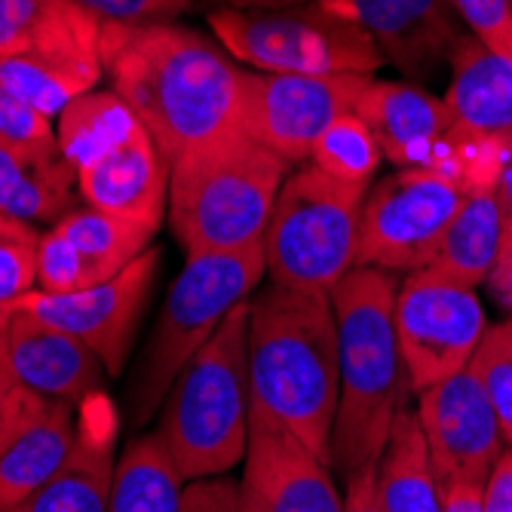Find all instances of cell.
Instances as JSON below:
<instances>
[{
	"label": "cell",
	"mask_w": 512,
	"mask_h": 512,
	"mask_svg": "<svg viewBox=\"0 0 512 512\" xmlns=\"http://www.w3.org/2000/svg\"><path fill=\"white\" fill-rule=\"evenodd\" d=\"M102 71L172 166L240 132L243 65L215 37L178 22H102Z\"/></svg>",
	"instance_id": "obj_1"
},
{
	"label": "cell",
	"mask_w": 512,
	"mask_h": 512,
	"mask_svg": "<svg viewBox=\"0 0 512 512\" xmlns=\"http://www.w3.org/2000/svg\"><path fill=\"white\" fill-rule=\"evenodd\" d=\"M252 402L332 463L341 371L329 292L270 283L249 304Z\"/></svg>",
	"instance_id": "obj_2"
},
{
	"label": "cell",
	"mask_w": 512,
	"mask_h": 512,
	"mask_svg": "<svg viewBox=\"0 0 512 512\" xmlns=\"http://www.w3.org/2000/svg\"><path fill=\"white\" fill-rule=\"evenodd\" d=\"M396 279L387 270L353 267L329 292L338 322L341 399L332 433V470L341 479L378 467L399 414L405 381L396 335Z\"/></svg>",
	"instance_id": "obj_3"
},
{
	"label": "cell",
	"mask_w": 512,
	"mask_h": 512,
	"mask_svg": "<svg viewBox=\"0 0 512 512\" xmlns=\"http://www.w3.org/2000/svg\"><path fill=\"white\" fill-rule=\"evenodd\" d=\"M289 172V160L243 132L188 151L169 166L172 237L188 255L261 243Z\"/></svg>",
	"instance_id": "obj_4"
},
{
	"label": "cell",
	"mask_w": 512,
	"mask_h": 512,
	"mask_svg": "<svg viewBox=\"0 0 512 512\" xmlns=\"http://www.w3.org/2000/svg\"><path fill=\"white\" fill-rule=\"evenodd\" d=\"M249 304L227 313L163 402L157 436L184 482L224 476L246 457L252 421Z\"/></svg>",
	"instance_id": "obj_5"
},
{
	"label": "cell",
	"mask_w": 512,
	"mask_h": 512,
	"mask_svg": "<svg viewBox=\"0 0 512 512\" xmlns=\"http://www.w3.org/2000/svg\"><path fill=\"white\" fill-rule=\"evenodd\" d=\"M267 273L264 246H246L237 252H203L188 255L163 310L154 322L145 347L142 368L132 384V424L145 427L166 402L181 368L218 332L227 313L249 301L255 286Z\"/></svg>",
	"instance_id": "obj_6"
},
{
	"label": "cell",
	"mask_w": 512,
	"mask_h": 512,
	"mask_svg": "<svg viewBox=\"0 0 512 512\" xmlns=\"http://www.w3.org/2000/svg\"><path fill=\"white\" fill-rule=\"evenodd\" d=\"M365 194L313 163L289 172L261 240L270 283L332 292L356 267Z\"/></svg>",
	"instance_id": "obj_7"
},
{
	"label": "cell",
	"mask_w": 512,
	"mask_h": 512,
	"mask_svg": "<svg viewBox=\"0 0 512 512\" xmlns=\"http://www.w3.org/2000/svg\"><path fill=\"white\" fill-rule=\"evenodd\" d=\"M209 28L240 65L264 74H375L384 56L356 22L325 0L286 10H212Z\"/></svg>",
	"instance_id": "obj_8"
},
{
	"label": "cell",
	"mask_w": 512,
	"mask_h": 512,
	"mask_svg": "<svg viewBox=\"0 0 512 512\" xmlns=\"http://www.w3.org/2000/svg\"><path fill=\"white\" fill-rule=\"evenodd\" d=\"M470 188L445 169L411 166L371 184L362 200L356 267L414 273L430 267Z\"/></svg>",
	"instance_id": "obj_9"
},
{
	"label": "cell",
	"mask_w": 512,
	"mask_h": 512,
	"mask_svg": "<svg viewBox=\"0 0 512 512\" xmlns=\"http://www.w3.org/2000/svg\"><path fill=\"white\" fill-rule=\"evenodd\" d=\"M485 332L488 319L476 289L436 267L408 273L396 289V335L411 393L467 368Z\"/></svg>",
	"instance_id": "obj_10"
},
{
	"label": "cell",
	"mask_w": 512,
	"mask_h": 512,
	"mask_svg": "<svg viewBox=\"0 0 512 512\" xmlns=\"http://www.w3.org/2000/svg\"><path fill=\"white\" fill-rule=\"evenodd\" d=\"M445 108L454 126L448 172L470 191L494 188L512 154V59L467 34L451 59Z\"/></svg>",
	"instance_id": "obj_11"
},
{
	"label": "cell",
	"mask_w": 512,
	"mask_h": 512,
	"mask_svg": "<svg viewBox=\"0 0 512 512\" xmlns=\"http://www.w3.org/2000/svg\"><path fill=\"white\" fill-rule=\"evenodd\" d=\"M368 74H264L246 71L240 132L292 166H304L332 120L356 108Z\"/></svg>",
	"instance_id": "obj_12"
},
{
	"label": "cell",
	"mask_w": 512,
	"mask_h": 512,
	"mask_svg": "<svg viewBox=\"0 0 512 512\" xmlns=\"http://www.w3.org/2000/svg\"><path fill=\"white\" fill-rule=\"evenodd\" d=\"M243 512H344L329 460L313 454L283 421L252 402L240 482Z\"/></svg>",
	"instance_id": "obj_13"
},
{
	"label": "cell",
	"mask_w": 512,
	"mask_h": 512,
	"mask_svg": "<svg viewBox=\"0 0 512 512\" xmlns=\"http://www.w3.org/2000/svg\"><path fill=\"white\" fill-rule=\"evenodd\" d=\"M157 270L160 246H151L142 258H135L126 270L111 276L108 283L68 295H50L34 289L16 307L80 338L105 362L108 375H120L138 329V319H142L148 295L154 289Z\"/></svg>",
	"instance_id": "obj_14"
},
{
	"label": "cell",
	"mask_w": 512,
	"mask_h": 512,
	"mask_svg": "<svg viewBox=\"0 0 512 512\" xmlns=\"http://www.w3.org/2000/svg\"><path fill=\"white\" fill-rule=\"evenodd\" d=\"M414 414L439 485H482L488 479L506 442L500 436L497 414L470 365L417 393Z\"/></svg>",
	"instance_id": "obj_15"
},
{
	"label": "cell",
	"mask_w": 512,
	"mask_h": 512,
	"mask_svg": "<svg viewBox=\"0 0 512 512\" xmlns=\"http://www.w3.org/2000/svg\"><path fill=\"white\" fill-rule=\"evenodd\" d=\"M157 230L102 209H71L40 234L37 292H83L126 270L154 246Z\"/></svg>",
	"instance_id": "obj_16"
},
{
	"label": "cell",
	"mask_w": 512,
	"mask_h": 512,
	"mask_svg": "<svg viewBox=\"0 0 512 512\" xmlns=\"http://www.w3.org/2000/svg\"><path fill=\"white\" fill-rule=\"evenodd\" d=\"M325 7L356 22L411 83L433 80L467 37L451 0H325Z\"/></svg>",
	"instance_id": "obj_17"
},
{
	"label": "cell",
	"mask_w": 512,
	"mask_h": 512,
	"mask_svg": "<svg viewBox=\"0 0 512 512\" xmlns=\"http://www.w3.org/2000/svg\"><path fill=\"white\" fill-rule=\"evenodd\" d=\"M353 111L371 126L384 157L393 166H430L448 172L454 126L445 99L417 83L368 77Z\"/></svg>",
	"instance_id": "obj_18"
},
{
	"label": "cell",
	"mask_w": 512,
	"mask_h": 512,
	"mask_svg": "<svg viewBox=\"0 0 512 512\" xmlns=\"http://www.w3.org/2000/svg\"><path fill=\"white\" fill-rule=\"evenodd\" d=\"M74 175L86 206L160 230L169 209V163L142 123Z\"/></svg>",
	"instance_id": "obj_19"
},
{
	"label": "cell",
	"mask_w": 512,
	"mask_h": 512,
	"mask_svg": "<svg viewBox=\"0 0 512 512\" xmlns=\"http://www.w3.org/2000/svg\"><path fill=\"white\" fill-rule=\"evenodd\" d=\"M4 347L13 375L43 399L80 405L105 390V362L80 338L22 307H16L7 322Z\"/></svg>",
	"instance_id": "obj_20"
},
{
	"label": "cell",
	"mask_w": 512,
	"mask_h": 512,
	"mask_svg": "<svg viewBox=\"0 0 512 512\" xmlns=\"http://www.w3.org/2000/svg\"><path fill=\"white\" fill-rule=\"evenodd\" d=\"M80 436L71 460L56 479L19 503L13 512H108L120 417L108 393H96L77 405Z\"/></svg>",
	"instance_id": "obj_21"
},
{
	"label": "cell",
	"mask_w": 512,
	"mask_h": 512,
	"mask_svg": "<svg viewBox=\"0 0 512 512\" xmlns=\"http://www.w3.org/2000/svg\"><path fill=\"white\" fill-rule=\"evenodd\" d=\"M102 22L74 0H0V59L43 56L102 65Z\"/></svg>",
	"instance_id": "obj_22"
},
{
	"label": "cell",
	"mask_w": 512,
	"mask_h": 512,
	"mask_svg": "<svg viewBox=\"0 0 512 512\" xmlns=\"http://www.w3.org/2000/svg\"><path fill=\"white\" fill-rule=\"evenodd\" d=\"M80 436V411L46 399L40 411L0 451V512H13L71 460Z\"/></svg>",
	"instance_id": "obj_23"
},
{
	"label": "cell",
	"mask_w": 512,
	"mask_h": 512,
	"mask_svg": "<svg viewBox=\"0 0 512 512\" xmlns=\"http://www.w3.org/2000/svg\"><path fill=\"white\" fill-rule=\"evenodd\" d=\"M77 175L62 151L0 142V212L28 224H56L77 206Z\"/></svg>",
	"instance_id": "obj_24"
},
{
	"label": "cell",
	"mask_w": 512,
	"mask_h": 512,
	"mask_svg": "<svg viewBox=\"0 0 512 512\" xmlns=\"http://www.w3.org/2000/svg\"><path fill=\"white\" fill-rule=\"evenodd\" d=\"M375 485L384 512H445V494L411 408H399L396 414L387 448L378 460Z\"/></svg>",
	"instance_id": "obj_25"
},
{
	"label": "cell",
	"mask_w": 512,
	"mask_h": 512,
	"mask_svg": "<svg viewBox=\"0 0 512 512\" xmlns=\"http://www.w3.org/2000/svg\"><path fill=\"white\" fill-rule=\"evenodd\" d=\"M497 188V184H494ZM494 188H476L460 203L436 246L430 267L463 286H482L503 246V212Z\"/></svg>",
	"instance_id": "obj_26"
},
{
	"label": "cell",
	"mask_w": 512,
	"mask_h": 512,
	"mask_svg": "<svg viewBox=\"0 0 512 512\" xmlns=\"http://www.w3.org/2000/svg\"><path fill=\"white\" fill-rule=\"evenodd\" d=\"M184 485L163 439L138 436L117 457L108 512H178Z\"/></svg>",
	"instance_id": "obj_27"
},
{
	"label": "cell",
	"mask_w": 512,
	"mask_h": 512,
	"mask_svg": "<svg viewBox=\"0 0 512 512\" xmlns=\"http://www.w3.org/2000/svg\"><path fill=\"white\" fill-rule=\"evenodd\" d=\"M138 123L132 108L117 96L114 89H89L83 96H77L62 114L56 126L59 151L71 163V169L83 166L114 142H120L123 135H129Z\"/></svg>",
	"instance_id": "obj_28"
},
{
	"label": "cell",
	"mask_w": 512,
	"mask_h": 512,
	"mask_svg": "<svg viewBox=\"0 0 512 512\" xmlns=\"http://www.w3.org/2000/svg\"><path fill=\"white\" fill-rule=\"evenodd\" d=\"M102 65H80L43 56L0 59V80L46 117H59L77 96L102 83Z\"/></svg>",
	"instance_id": "obj_29"
},
{
	"label": "cell",
	"mask_w": 512,
	"mask_h": 512,
	"mask_svg": "<svg viewBox=\"0 0 512 512\" xmlns=\"http://www.w3.org/2000/svg\"><path fill=\"white\" fill-rule=\"evenodd\" d=\"M381 160H384V151L378 145L375 132H371V126L356 111H347L325 126V132L316 138L307 163H313L325 175H332L335 181L356 184V188H371V178H375Z\"/></svg>",
	"instance_id": "obj_30"
},
{
	"label": "cell",
	"mask_w": 512,
	"mask_h": 512,
	"mask_svg": "<svg viewBox=\"0 0 512 512\" xmlns=\"http://www.w3.org/2000/svg\"><path fill=\"white\" fill-rule=\"evenodd\" d=\"M470 368L497 414L500 436L506 445H512V319H503L497 325H488V332L470 359Z\"/></svg>",
	"instance_id": "obj_31"
},
{
	"label": "cell",
	"mask_w": 512,
	"mask_h": 512,
	"mask_svg": "<svg viewBox=\"0 0 512 512\" xmlns=\"http://www.w3.org/2000/svg\"><path fill=\"white\" fill-rule=\"evenodd\" d=\"M40 234L34 224L0 212V307L16 304L37 289V246Z\"/></svg>",
	"instance_id": "obj_32"
},
{
	"label": "cell",
	"mask_w": 512,
	"mask_h": 512,
	"mask_svg": "<svg viewBox=\"0 0 512 512\" xmlns=\"http://www.w3.org/2000/svg\"><path fill=\"white\" fill-rule=\"evenodd\" d=\"M0 142L25 148V151H56L59 138L53 117L31 108L19 92L0 80Z\"/></svg>",
	"instance_id": "obj_33"
},
{
	"label": "cell",
	"mask_w": 512,
	"mask_h": 512,
	"mask_svg": "<svg viewBox=\"0 0 512 512\" xmlns=\"http://www.w3.org/2000/svg\"><path fill=\"white\" fill-rule=\"evenodd\" d=\"M463 28L491 53L512 59V10L506 0H451Z\"/></svg>",
	"instance_id": "obj_34"
},
{
	"label": "cell",
	"mask_w": 512,
	"mask_h": 512,
	"mask_svg": "<svg viewBox=\"0 0 512 512\" xmlns=\"http://www.w3.org/2000/svg\"><path fill=\"white\" fill-rule=\"evenodd\" d=\"M43 402H46L43 396L28 390L13 375L7 347H4V332H0V451L16 439V433L40 411Z\"/></svg>",
	"instance_id": "obj_35"
},
{
	"label": "cell",
	"mask_w": 512,
	"mask_h": 512,
	"mask_svg": "<svg viewBox=\"0 0 512 512\" xmlns=\"http://www.w3.org/2000/svg\"><path fill=\"white\" fill-rule=\"evenodd\" d=\"M80 10L99 22L142 25V22H172L194 7V0H74Z\"/></svg>",
	"instance_id": "obj_36"
},
{
	"label": "cell",
	"mask_w": 512,
	"mask_h": 512,
	"mask_svg": "<svg viewBox=\"0 0 512 512\" xmlns=\"http://www.w3.org/2000/svg\"><path fill=\"white\" fill-rule=\"evenodd\" d=\"M178 512H243L240 509V482L212 476L194 479L181 491Z\"/></svg>",
	"instance_id": "obj_37"
},
{
	"label": "cell",
	"mask_w": 512,
	"mask_h": 512,
	"mask_svg": "<svg viewBox=\"0 0 512 512\" xmlns=\"http://www.w3.org/2000/svg\"><path fill=\"white\" fill-rule=\"evenodd\" d=\"M482 512H512V445L503 448L482 482Z\"/></svg>",
	"instance_id": "obj_38"
},
{
	"label": "cell",
	"mask_w": 512,
	"mask_h": 512,
	"mask_svg": "<svg viewBox=\"0 0 512 512\" xmlns=\"http://www.w3.org/2000/svg\"><path fill=\"white\" fill-rule=\"evenodd\" d=\"M378 467H365L344 479V512H384L375 485Z\"/></svg>",
	"instance_id": "obj_39"
},
{
	"label": "cell",
	"mask_w": 512,
	"mask_h": 512,
	"mask_svg": "<svg viewBox=\"0 0 512 512\" xmlns=\"http://www.w3.org/2000/svg\"><path fill=\"white\" fill-rule=\"evenodd\" d=\"M445 512H482V485L473 482H451L442 485Z\"/></svg>",
	"instance_id": "obj_40"
},
{
	"label": "cell",
	"mask_w": 512,
	"mask_h": 512,
	"mask_svg": "<svg viewBox=\"0 0 512 512\" xmlns=\"http://www.w3.org/2000/svg\"><path fill=\"white\" fill-rule=\"evenodd\" d=\"M488 279L494 283L497 295H500L506 304H512V230H509V227H503L500 258H497V264H494V270H491Z\"/></svg>",
	"instance_id": "obj_41"
},
{
	"label": "cell",
	"mask_w": 512,
	"mask_h": 512,
	"mask_svg": "<svg viewBox=\"0 0 512 512\" xmlns=\"http://www.w3.org/2000/svg\"><path fill=\"white\" fill-rule=\"evenodd\" d=\"M310 4V0H209L212 10H240V13H255V10H286Z\"/></svg>",
	"instance_id": "obj_42"
},
{
	"label": "cell",
	"mask_w": 512,
	"mask_h": 512,
	"mask_svg": "<svg viewBox=\"0 0 512 512\" xmlns=\"http://www.w3.org/2000/svg\"><path fill=\"white\" fill-rule=\"evenodd\" d=\"M494 191H497V203H500V212H503V227L512 230V154H509V160H506V166H503V172L497 178Z\"/></svg>",
	"instance_id": "obj_43"
},
{
	"label": "cell",
	"mask_w": 512,
	"mask_h": 512,
	"mask_svg": "<svg viewBox=\"0 0 512 512\" xmlns=\"http://www.w3.org/2000/svg\"><path fill=\"white\" fill-rule=\"evenodd\" d=\"M10 316H13V310H4V307H0V332H4V329H7V322H10Z\"/></svg>",
	"instance_id": "obj_44"
},
{
	"label": "cell",
	"mask_w": 512,
	"mask_h": 512,
	"mask_svg": "<svg viewBox=\"0 0 512 512\" xmlns=\"http://www.w3.org/2000/svg\"><path fill=\"white\" fill-rule=\"evenodd\" d=\"M506 4H509V10H512V0H506Z\"/></svg>",
	"instance_id": "obj_45"
}]
</instances>
